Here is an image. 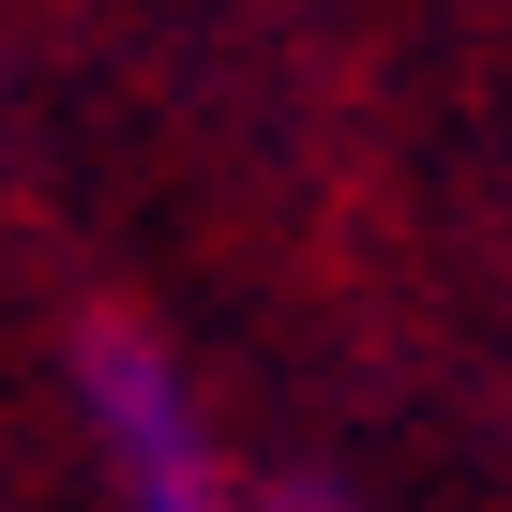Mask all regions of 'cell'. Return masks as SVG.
Masks as SVG:
<instances>
[{
    "mask_svg": "<svg viewBox=\"0 0 512 512\" xmlns=\"http://www.w3.org/2000/svg\"><path fill=\"white\" fill-rule=\"evenodd\" d=\"M76 377H91V422H106V467H121L136 512H241V482L211 467V437H196V407H181L151 332H91Z\"/></svg>",
    "mask_w": 512,
    "mask_h": 512,
    "instance_id": "obj_1",
    "label": "cell"
}]
</instances>
